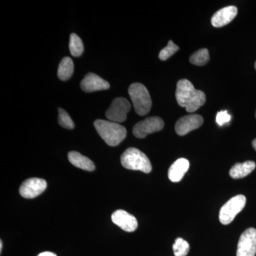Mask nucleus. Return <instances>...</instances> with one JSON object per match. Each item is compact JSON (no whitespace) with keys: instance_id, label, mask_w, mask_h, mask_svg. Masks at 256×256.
Listing matches in <instances>:
<instances>
[{"instance_id":"obj_1","label":"nucleus","mask_w":256,"mask_h":256,"mask_svg":"<svg viewBox=\"0 0 256 256\" xmlns=\"http://www.w3.org/2000/svg\"><path fill=\"white\" fill-rule=\"evenodd\" d=\"M175 96L178 106L184 108L188 112H195L206 102L204 92L196 90L188 79L178 80Z\"/></svg>"},{"instance_id":"obj_2","label":"nucleus","mask_w":256,"mask_h":256,"mask_svg":"<svg viewBox=\"0 0 256 256\" xmlns=\"http://www.w3.org/2000/svg\"><path fill=\"white\" fill-rule=\"evenodd\" d=\"M94 126L99 136L109 146H118L127 136L126 128L118 122L96 120L94 122Z\"/></svg>"},{"instance_id":"obj_3","label":"nucleus","mask_w":256,"mask_h":256,"mask_svg":"<svg viewBox=\"0 0 256 256\" xmlns=\"http://www.w3.org/2000/svg\"><path fill=\"white\" fill-rule=\"evenodd\" d=\"M120 160L121 164L127 170H137L146 174L152 170L149 158L137 148H128L121 156Z\"/></svg>"},{"instance_id":"obj_4","label":"nucleus","mask_w":256,"mask_h":256,"mask_svg":"<svg viewBox=\"0 0 256 256\" xmlns=\"http://www.w3.org/2000/svg\"><path fill=\"white\" fill-rule=\"evenodd\" d=\"M134 110L139 116H146L151 110L152 100L146 88L140 82H134L128 88Z\"/></svg>"},{"instance_id":"obj_5","label":"nucleus","mask_w":256,"mask_h":256,"mask_svg":"<svg viewBox=\"0 0 256 256\" xmlns=\"http://www.w3.org/2000/svg\"><path fill=\"white\" fill-rule=\"evenodd\" d=\"M246 204V198L244 195H237L230 198L220 212V220L224 225L232 223L237 215L240 213Z\"/></svg>"},{"instance_id":"obj_6","label":"nucleus","mask_w":256,"mask_h":256,"mask_svg":"<svg viewBox=\"0 0 256 256\" xmlns=\"http://www.w3.org/2000/svg\"><path fill=\"white\" fill-rule=\"evenodd\" d=\"M131 109L130 104L124 98H117L106 112L108 119L112 122H122L127 118V114Z\"/></svg>"},{"instance_id":"obj_7","label":"nucleus","mask_w":256,"mask_h":256,"mask_svg":"<svg viewBox=\"0 0 256 256\" xmlns=\"http://www.w3.org/2000/svg\"><path fill=\"white\" fill-rule=\"evenodd\" d=\"M164 126V121L160 117L148 118L134 126L132 133L136 138H144L151 133L162 130Z\"/></svg>"},{"instance_id":"obj_8","label":"nucleus","mask_w":256,"mask_h":256,"mask_svg":"<svg viewBox=\"0 0 256 256\" xmlns=\"http://www.w3.org/2000/svg\"><path fill=\"white\" fill-rule=\"evenodd\" d=\"M256 229H246L239 238L236 256H256Z\"/></svg>"},{"instance_id":"obj_9","label":"nucleus","mask_w":256,"mask_h":256,"mask_svg":"<svg viewBox=\"0 0 256 256\" xmlns=\"http://www.w3.org/2000/svg\"><path fill=\"white\" fill-rule=\"evenodd\" d=\"M46 188V182L43 178H28L20 186V193L24 198H33L40 196Z\"/></svg>"},{"instance_id":"obj_10","label":"nucleus","mask_w":256,"mask_h":256,"mask_svg":"<svg viewBox=\"0 0 256 256\" xmlns=\"http://www.w3.org/2000/svg\"><path fill=\"white\" fill-rule=\"evenodd\" d=\"M203 124L204 118L200 114H188L178 120L175 124V131L178 136H186L188 132L201 127Z\"/></svg>"},{"instance_id":"obj_11","label":"nucleus","mask_w":256,"mask_h":256,"mask_svg":"<svg viewBox=\"0 0 256 256\" xmlns=\"http://www.w3.org/2000/svg\"><path fill=\"white\" fill-rule=\"evenodd\" d=\"M111 218L112 222L124 232H133L138 228V223L136 217L126 210H116Z\"/></svg>"},{"instance_id":"obj_12","label":"nucleus","mask_w":256,"mask_h":256,"mask_svg":"<svg viewBox=\"0 0 256 256\" xmlns=\"http://www.w3.org/2000/svg\"><path fill=\"white\" fill-rule=\"evenodd\" d=\"M80 88L84 92H92L108 90L110 88V84L95 74L88 73L82 80Z\"/></svg>"},{"instance_id":"obj_13","label":"nucleus","mask_w":256,"mask_h":256,"mask_svg":"<svg viewBox=\"0 0 256 256\" xmlns=\"http://www.w3.org/2000/svg\"><path fill=\"white\" fill-rule=\"evenodd\" d=\"M238 9L235 6L222 8L212 16L210 22L214 28H222L230 23L236 16Z\"/></svg>"},{"instance_id":"obj_14","label":"nucleus","mask_w":256,"mask_h":256,"mask_svg":"<svg viewBox=\"0 0 256 256\" xmlns=\"http://www.w3.org/2000/svg\"><path fill=\"white\" fill-rule=\"evenodd\" d=\"M190 168V162L185 158H180L170 166L168 178L172 182L181 181Z\"/></svg>"},{"instance_id":"obj_15","label":"nucleus","mask_w":256,"mask_h":256,"mask_svg":"<svg viewBox=\"0 0 256 256\" xmlns=\"http://www.w3.org/2000/svg\"><path fill=\"white\" fill-rule=\"evenodd\" d=\"M256 162L254 161H246L242 163H236L229 171V175L234 180L246 178L256 169Z\"/></svg>"},{"instance_id":"obj_16","label":"nucleus","mask_w":256,"mask_h":256,"mask_svg":"<svg viewBox=\"0 0 256 256\" xmlns=\"http://www.w3.org/2000/svg\"><path fill=\"white\" fill-rule=\"evenodd\" d=\"M69 162L74 166L86 171L92 172L95 170V164L87 156H82L78 152L72 151L68 154Z\"/></svg>"},{"instance_id":"obj_17","label":"nucleus","mask_w":256,"mask_h":256,"mask_svg":"<svg viewBox=\"0 0 256 256\" xmlns=\"http://www.w3.org/2000/svg\"><path fill=\"white\" fill-rule=\"evenodd\" d=\"M74 65L73 60L69 57H65L60 62L58 68V77L60 80L66 82L73 75Z\"/></svg>"},{"instance_id":"obj_18","label":"nucleus","mask_w":256,"mask_h":256,"mask_svg":"<svg viewBox=\"0 0 256 256\" xmlns=\"http://www.w3.org/2000/svg\"><path fill=\"white\" fill-rule=\"evenodd\" d=\"M69 50L74 57H78L84 53V46L82 40L76 34H72L69 42Z\"/></svg>"},{"instance_id":"obj_19","label":"nucleus","mask_w":256,"mask_h":256,"mask_svg":"<svg viewBox=\"0 0 256 256\" xmlns=\"http://www.w3.org/2000/svg\"><path fill=\"white\" fill-rule=\"evenodd\" d=\"M210 52L207 48H202V50H197L190 56V63L194 65L202 66L206 65L210 62Z\"/></svg>"},{"instance_id":"obj_20","label":"nucleus","mask_w":256,"mask_h":256,"mask_svg":"<svg viewBox=\"0 0 256 256\" xmlns=\"http://www.w3.org/2000/svg\"><path fill=\"white\" fill-rule=\"evenodd\" d=\"M190 250V246L186 240L178 238L173 245V252L175 256H186Z\"/></svg>"},{"instance_id":"obj_21","label":"nucleus","mask_w":256,"mask_h":256,"mask_svg":"<svg viewBox=\"0 0 256 256\" xmlns=\"http://www.w3.org/2000/svg\"><path fill=\"white\" fill-rule=\"evenodd\" d=\"M58 122L62 127L66 128V129H74L75 127L72 118L67 114L66 111L64 110L62 108H58Z\"/></svg>"},{"instance_id":"obj_22","label":"nucleus","mask_w":256,"mask_h":256,"mask_svg":"<svg viewBox=\"0 0 256 256\" xmlns=\"http://www.w3.org/2000/svg\"><path fill=\"white\" fill-rule=\"evenodd\" d=\"M178 50H180V47L176 46L172 41H170L168 42V46L160 50L159 54L160 60H168Z\"/></svg>"},{"instance_id":"obj_23","label":"nucleus","mask_w":256,"mask_h":256,"mask_svg":"<svg viewBox=\"0 0 256 256\" xmlns=\"http://www.w3.org/2000/svg\"><path fill=\"white\" fill-rule=\"evenodd\" d=\"M232 120V116L228 114L226 110H222L218 112L216 118V121L220 126H223L226 124H228Z\"/></svg>"},{"instance_id":"obj_24","label":"nucleus","mask_w":256,"mask_h":256,"mask_svg":"<svg viewBox=\"0 0 256 256\" xmlns=\"http://www.w3.org/2000/svg\"><path fill=\"white\" fill-rule=\"evenodd\" d=\"M38 256H57L55 254L52 252H43L40 254Z\"/></svg>"},{"instance_id":"obj_25","label":"nucleus","mask_w":256,"mask_h":256,"mask_svg":"<svg viewBox=\"0 0 256 256\" xmlns=\"http://www.w3.org/2000/svg\"><path fill=\"white\" fill-rule=\"evenodd\" d=\"M252 148H254V150L256 151V139L254 140L252 142Z\"/></svg>"},{"instance_id":"obj_26","label":"nucleus","mask_w":256,"mask_h":256,"mask_svg":"<svg viewBox=\"0 0 256 256\" xmlns=\"http://www.w3.org/2000/svg\"><path fill=\"white\" fill-rule=\"evenodd\" d=\"M2 242H0V252H2Z\"/></svg>"},{"instance_id":"obj_27","label":"nucleus","mask_w":256,"mask_h":256,"mask_svg":"<svg viewBox=\"0 0 256 256\" xmlns=\"http://www.w3.org/2000/svg\"><path fill=\"white\" fill-rule=\"evenodd\" d=\"M255 68H256V64H255Z\"/></svg>"},{"instance_id":"obj_28","label":"nucleus","mask_w":256,"mask_h":256,"mask_svg":"<svg viewBox=\"0 0 256 256\" xmlns=\"http://www.w3.org/2000/svg\"><path fill=\"white\" fill-rule=\"evenodd\" d=\"M255 116H256V111Z\"/></svg>"}]
</instances>
